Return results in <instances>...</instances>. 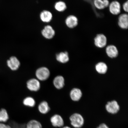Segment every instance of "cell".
<instances>
[{"label":"cell","instance_id":"obj_1","mask_svg":"<svg viewBox=\"0 0 128 128\" xmlns=\"http://www.w3.org/2000/svg\"><path fill=\"white\" fill-rule=\"evenodd\" d=\"M70 120L72 126L75 128H81L84 124V118L79 113H74L71 115L70 117Z\"/></svg>","mask_w":128,"mask_h":128},{"label":"cell","instance_id":"obj_2","mask_svg":"<svg viewBox=\"0 0 128 128\" xmlns=\"http://www.w3.org/2000/svg\"><path fill=\"white\" fill-rule=\"evenodd\" d=\"M36 74L37 79L39 80L45 81L50 76V72L47 68L42 67L38 68L36 70Z\"/></svg>","mask_w":128,"mask_h":128},{"label":"cell","instance_id":"obj_3","mask_svg":"<svg viewBox=\"0 0 128 128\" xmlns=\"http://www.w3.org/2000/svg\"><path fill=\"white\" fill-rule=\"evenodd\" d=\"M41 34L46 39L50 40L55 36L56 32L53 28L50 25L45 26L42 30Z\"/></svg>","mask_w":128,"mask_h":128},{"label":"cell","instance_id":"obj_4","mask_svg":"<svg viewBox=\"0 0 128 128\" xmlns=\"http://www.w3.org/2000/svg\"><path fill=\"white\" fill-rule=\"evenodd\" d=\"M107 112L111 114H116L119 111L120 106L116 100H113L107 103L105 106Z\"/></svg>","mask_w":128,"mask_h":128},{"label":"cell","instance_id":"obj_5","mask_svg":"<svg viewBox=\"0 0 128 128\" xmlns=\"http://www.w3.org/2000/svg\"><path fill=\"white\" fill-rule=\"evenodd\" d=\"M51 124L54 127L62 128L64 126V122L63 118L58 114H55L50 118Z\"/></svg>","mask_w":128,"mask_h":128},{"label":"cell","instance_id":"obj_6","mask_svg":"<svg viewBox=\"0 0 128 128\" xmlns=\"http://www.w3.org/2000/svg\"><path fill=\"white\" fill-rule=\"evenodd\" d=\"M94 42L96 47L100 48L104 47L107 44V39L104 35L100 34H97L94 39Z\"/></svg>","mask_w":128,"mask_h":128},{"label":"cell","instance_id":"obj_7","mask_svg":"<svg viewBox=\"0 0 128 128\" xmlns=\"http://www.w3.org/2000/svg\"><path fill=\"white\" fill-rule=\"evenodd\" d=\"M39 81L35 78L28 80L26 83L27 88L32 92H37L40 88V84Z\"/></svg>","mask_w":128,"mask_h":128},{"label":"cell","instance_id":"obj_8","mask_svg":"<svg viewBox=\"0 0 128 128\" xmlns=\"http://www.w3.org/2000/svg\"><path fill=\"white\" fill-rule=\"evenodd\" d=\"M8 67L12 71H16L18 69L20 66V63L17 58L12 56L7 61Z\"/></svg>","mask_w":128,"mask_h":128},{"label":"cell","instance_id":"obj_9","mask_svg":"<svg viewBox=\"0 0 128 128\" xmlns=\"http://www.w3.org/2000/svg\"><path fill=\"white\" fill-rule=\"evenodd\" d=\"M108 7L110 12L113 15H118L121 12V5L118 1L112 2L110 4Z\"/></svg>","mask_w":128,"mask_h":128},{"label":"cell","instance_id":"obj_10","mask_svg":"<svg viewBox=\"0 0 128 128\" xmlns=\"http://www.w3.org/2000/svg\"><path fill=\"white\" fill-rule=\"evenodd\" d=\"M40 20L42 22L44 23H49L52 21L53 18L52 13L50 11L44 10L40 13Z\"/></svg>","mask_w":128,"mask_h":128},{"label":"cell","instance_id":"obj_11","mask_svg":"<svg viewBox=\"0 0 128 128\" xmlns=\"http://www.w3.org/2000/svg\"><path fill=\"white\" fill-rule=\"evenodd\" d=\"M78 19L74 15H71L68 16L66 19V24L68 28H72L76 27L78 24Z\"/></svg>","mask_w":128,"mask_h":128},{"label":"cell","instance_id":"obj_12","mask_svg":"<svg viewBox=\"0 0 128 128\" xmlns=\"http://www.w3.org/2000/svg\"><path fill=\"white\" fill-rule=\"evenodd\" d=\"M118 24L120 28L127 29L128 27V16L127 14H121L118 18Z\"/></svg>","mask_w":128,"mask_h":128},{"label":"cell","instance_id":"obj_13","mask_svg":"<svg viewBox=\"0 0 128 128\" xmlns=\"http://www.w3.org/2000/svg\"><path fill=\"white\" fill-rule=\"evenodd\" d=\"M38 109L39 112L43 114H47L50 110L48 103L46 101L40 102L38 105Z\"/></svg>","mask_w":128,"mask_h":128},{"label":"cell","instance_id":"obj_14","mask_svg":"<svg viewBox=\"0 0 128 128\" xmlns=\"http://www.w3.org/2000/svg\"><path fill=\"white\" fill-rule=\"evenodd\" d=\"M107 55L111 58H114L118 56V51L116 46L113 45L108 46L106 49Z\"/></svg>","mask_w":128,"mask_h":128},{"label":"cell","instance_id":"obj_15","mask_svg":"<svg viewBox=\"0 0 128 128\" xmlns=\"http://www.w3.org/2000/svg\"><path fill=\"white\" fill-rule=\"evenodd\" d=\"M70 97L71 100L74 102L79 101L82 96L81 90L78 88H74L70 92Z\"/></svg>","mask_w":128,"mask_h":128},{"label":"cell","instance_id":"obj_16","mask_svg":"<svg viewBox=\"0 0 128 128\" xmlns=\"http://www.w3.org/2000/svg\"><path fill=\"white\" fill-rule=\"evenodd\" d=\"M56 58L58 61L63 64L66 63L70 60L68 54L66 52H61L57 54Z\"/></svg>","mask_w":128,"mask_h":128},{"label":"cell","instance_id":"obj_17","mask_svg":"<svg viewBox=\"0 0 128 128\" xmlns=\"http://www.w3.org/2000/svg\"><path fill=\"white\" fill-rule=\"evenodd\" d=\"M53 84L55 87L58 89L63 88L65 85V80L63 76H58L54 78Z\"/></svg>","mask_w":128,"mask_h":128},{"label":"cell","instance_id":"obj_18","mask_svg":"<svg viewBox=\"0 0 128 128\" xmlns=\"http://www.w3.org/2000/svg\"><path fill=\"white\" fill-rule=\"evenodd\" d=\"M95 69L98 73L101 74H104L108 71V67L104 62H100L96 65Z\"/></svg>","mask_w":128,"mask_h":128},{"label":"cell","instance_id":"obj_19","mask_svg":"<svg viewBox=\"0 0 128 128\" xmlns=\"http://www.w3.org/2000/svg\"><path fill=\"white\" fill-rule=\"evenodd\" d=\"M23 105L25 106L30 108H33L36 106V101L32 97H28L24 99L23 101Z\"/></svg>","mask_w":128,"mask_h":128},{"label":"cell","instance_id":"obj_20","mask_svg":"<svg viewBox=\"0 0 128 128\" xmlns=\"http://www.w3.org/2000/svg\"><path fill=\"white\" fill-rule=\"evenodd\" d=\"M9 117L6 109L2 108L0 110V123H6L8 121Z\"/></svg>","mask_w":128,"mask_h":128},{"label":"cell","instance_id":"obj_21","mask_svg":"<svg viewBox=\"0 0 128 128\" xmlns=\"http://www.w3.org/2000/svg\"><path fill=\"white\" fill-rule=\"evenodd\" d=\"M54 8L58 12H64L67 8L66 4L64 2L59 1L55 3L54 6Z\"/></svg>","mask_w":128,"mask_h":128},{"label":"cell","instance_id":"obj_22","mask_svg":"<svg viewBox=\"0 0 128 128\" xmlns=\"http://www.w3.org/2000/svg\"><path fill=\"white\" fill-rule=\"evenodd\" d=\"M26 128H42V127L39 121L36 120H32L27 123Z\"/></svg>","mask_w":128,"mask_h":128},{"label":"cell","instance_id":"obj_23","mask_svg":"<svg viewBox=\"0 0 128 128\" xmlns=\"http://www.w3.org/2000/svg\"><path fill=\"white\" fill-rule=\"evenodd\" d=\"M94 6L97 9L102 10L105 8L103 0H94Z\"/></svg>","mask_w":128,"mask_h":128},{"label":"cell","instance_id":"obj_24","mask_svg":"<svg viewBox=\"0 0 128 128\" xmlns=\"http://www.w3.org/2000/svg\"><path fill=\"white\" fill-rule=\"evenodd\" d=\"M0 128H12L9 124L5 123H0Z\"/></svg>","mask_w":128,"mask_h":128},{"label":"cell","instance_id":"obj_25","mask_svg":"<svg viewBox=\"0 0 128 128\" xmlns=\"http://www.w3.org/2000/svg\"><path fill=\"white\" fill-rule=\"evenodd\" d=\"M122 8L126 12H128V1L125 2L123 4Z\"/></svg>","mask_w":128,"mask_h":128},{"label":"cell","instance_id":"obj_26","mask_svg":"<svg viewBox=\"0 0 128 128\" xmlns=\"http://www.w3.org/2000/svg\"><path fill=\"white\" fill-rule=\"evenodd\" d=\"M103 4L105 8L108 7L110 3L108 0H103Z\"/></svg>","mask_w":128,"mask_h":128},{"label":"cell","instance_id":"obj_27","mask_svg":"<svg viewBox=\"0 0 128 128\" xmlns=\"http://www.w3.org/2000/svg\"><path fill=\"white\" fill-rule=\"evenodd\" d=\"M97 128H109L106 124H100Z\"/></svg>","mask_w":128,"mask_h":128},{"label":"cell","instance_id":"obj_28","mask_svg":"<svg viewBox=\"0 0 128 128\" xmlns=\"http://www.w3.org/2000/svg\"><path fill=\"white\" fill-rule=\"evenodd\" d=\"M61 128H71L68 126H64Z\"/></svg>","mask_w":128,"mask_h":128}]
</instances>
